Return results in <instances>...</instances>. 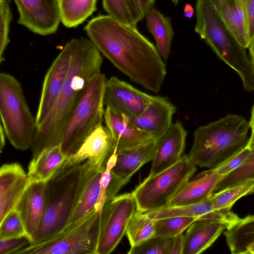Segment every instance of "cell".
I'll return each instance as SVG.
<instances>
[{"mask_svg": "<svg viewBox=\"0 0 254 254\" xmlns=\"http://www.w3.org/2000/svg\"><path fill=\"white\" fill-rule=\"evenodd\" d=\"M174 237L154 236L130 248L128 254H169Z\"/></svg>", "mask_w": 254, "mask_h": 254, "instance_id": "d6a6232c", "label": "cell"}, {"mask_svg": "<svg viewBox=\"0 0 254 254\" xmlns=\"http://www.w3.org/2000/svg\"><path fill=\"white\" fill-rule=\"evenodd\" d=\"M254 192V180L243 182L220 192L214 193L209 198L214 210L230 212L237 200Z\"/></svg>", "mask_w": 254, "mask_h": 254, "instance_id": "f546056e", "label": "cell"}, {"mask_svg": "<svg viewBox=\"0 0 254 254\" xmlns=\"http://www.w3.org/2000/svg\"><path fill=\"white\" fill-rule=\"evenodd\" d=\"M72 45L68 41L53 62L45 76L36 116L37 127L53 108L67 78L71 64Z\"/></svg>", "mask_w": 254, "mask_h": 254, "instance_id": "7c38bea8", "label": "cell"}, {"mask_svg": "<svg viewBox=\"0 0 254 254\" xmlns=\"http://www.w3.org/2000/svg\"><path fill=\"white\" fill-rule=\"evenodd\" d=\"M115 148L109 129L101 124L86 138L76 152L68 156L64 168L86 161L90 167L105 169L108 159Z\"/></svg>", "mask_w": 254, "mask_h": 254, "instance_id": "5bb4252c", "label": "cell"}, {"mask_svg": "<svg viewBox=\"0 0 254 254\" xmlns=\"http://www.w3.org/2000/svg\"><path fill=\"white\" fill-rule=\"evenodd\" d=\"M179 0H172V1L175 3H177V2H178Z\"/></svg>", "mask_w": 254, "mask_h": 254, "instance_id": "f907efd6", "label": "cell"}, {"mask_svg": "<svg viewBox=\"0 0 254 254\" xmlns=\"http://www.w3.org/2000/svg\"><path fill=\"white\" fill-rule=\"evenodd\" d=\"M32 241L29 237L23 236L0 239V254H16L22 249L29 245Z\"/></svg>", "mask_w": 254, "mask_h": 254, "instance_id": "74e56055", "label": "cell"}, {"mask_svg": "<svg viewBox=\"0 0 254 254\" xmlns=\"http://www.w3.org/2000/svg\"><path fill=\"white\" fill-rule=\"evenodd\" d=\"M137 23L154 7L155 0H127Z\"/></svg>", "mask_w": 254, "mask_h": 254, "instance_id": "ab89813d", "label": "cell"}, {"mask_svg": "<svg viewBox=\"0 0 254 254\" xmlns=\"http://www.w3.org/2000/svg\"><path fill=\"white\" fill-rule=\"evenodd\" d=\"M112 178V171L105 169L100 178L99 197L95 206L96 211L101 214L105 205L110 202L108 189Z\"/></svg>", "mask_w": 254, "mask_h": 254, "instance_id": "f35d334b", "label": "cell"}, {"mask_svg": "<svg viewBox=\"0 0 254 254\" xmlns=\"http://www.w3.org/2000/svg\"><path fill=\"white\" fill-rule=\"evenodd\" d=\"M104 119L117 151L137 146L155 139L136 127L128 118L108 107L105 110Z\"/></svg>", "mask_w": 254, "mask_h": 254, "instance_id": "ffe728a7", "label": "cell"}, {"mask_svg": "<svg viewBox=\"0 0 254 254\" xmlns=\"http://www.w3.org/2000/svg\"><path fill=\"white\" fill-rule=\"evenodd\" d=\"M0 114L6 137L16 149L31 148L37 123L26 102L22 86L12 75L0 74Z\"/></svg>", "mask_w": 254, "mask_h": 254, "instance_id": "8992f818", "label": "cell"}, {"mask_svg": "<svg viewBox=\"0 0 254 254\" xmlns=\"http://www.w3.org/2000/svg\"><path fill=\"white\" fill-rule=\"evenodd\" d=\"M187 132L182 124H172L167 131L157 139V149L149 177L153 176L177 163L185 147Z\"/></svg>", "mask_w": 254, "mask_h": 254, "instance_id": "9a60e30c", "label": "cell"}, {"mask_svg": "<svg viewBox=\"0 0 254 254\" xmlns=\"http://www.w3.org/2000/svg\"><path fill=\"white\" fill-rule=\"evenodd\" d=\"M29 183L28 177L17 163L0 169V221L16 207Z\"/></svg>", "mask_w": 254, "mask_h": 254, "instance_id": "ac0fdd59", "label": "cell"}, {"mask_svg": "<svg viewBox=\"0 0 254 254\" xmlns=\"http://www.w3.org/2000/svg\"><path fill=\"white\" fill-rule=\"evenodd\" d=\"M68 157L63 151L61 145L43 149L37 156L32 158L29 164V182L46 183L64 169Z\"/></svg>", "mask_w": 254, "mask_h": 254, "instance_id": "603a6c76", "label": "cell"}, {"mask_svg": "<svg viewBox=\"0 0 254 254\" xmlns=\"http://www.w3.org/2000/svg\"><path fill=\"white\" fill-rule=\"evenodd\" d=\"M195 32L239 74L245 89L254 90V66L246 48L237 40L210 0H197Z\"/></svg>", "mask_w": 254, "mask_h": 254, "instance_id": "277c9868", "label": "cell"}, {"mask_svg": "<svg viewBox=\"0 0 254 254\" xmlns=\"http://www.w3.org/2000/svg\"><path fill=\"white\" fill-rule=\"evenodd\" d=\"M136 207L131 193L116 195L105 205L101 214L97 254H109L116 249L126 234Z\"/></svg>", "mask_w": 254, "mask_h": 254, "instance_id": "30bf717a", "label": "cell"}, {"mask_svg": "<svg viewBox=\"0 0 254 254\" xmlns=\"http://www.w3.org/2000/svg\"><path fill=\"white\" fill-rule=\"evenodd\" d=\"M86 161L61 170L45 183V209L31 244L55 236L69 223L82 190Z\"/></svg>", "mask_w": 254, "mask_h": 254, "instance_id": "5b68a950", "label": "cell"}, {"mask_svg": "<svg viewBox=\"0 0 254 254\" xmlns=\"http://www.w3.org/2000/svg\"><path fill=\"white\" fill-rule=\"evenodd\" d=\"M249 123L252 131L251 134H252L254 133V105L252 108L251 112V117Z\"/></svg>", "mask_w": 254, "mask_h": 254, "instance_id": "bcb514c9", "label": "cell"}, {"mask_svg": "<svg viewBox=\"0 0 254 254\" xmlns=\"http://www.w3.org/2000/svg\"><path fill=\"white\" fill-rule=\"evenodd\" d=\"M106 80L101 72L91 80L67 120L60 144L67 156L76 152L86 138L102 124Z\"/></svg>", "mask_w": 254, "mask_h": 254, "instance_id": "52a82bcc", "label": "cell"}, {"mask_svg": "<svg viewBox=\"0 0 254 254\" xmlns=\"http://www.w3.org/2000/svg\"><path fill=\"white\" fill-rule=\"evenodd\" d=\"M194 10L193 7L190 4L187 3L184 9V14L185 17L190 18L192 17Z\"/></svg>", "mask_w": 254, "mask_h": 254, "instance_id": "7bdbcfd3", "label": "cell"}, {"mask_svg": "<svg viewBox=\"0 0 254 254\" xmlns=\"http://www.w3.org/2000/svg\"><path fill=\"white\" fill-rule=\"evenodd\" d=\"M157 149V139L133 147L117 151V160L112 173L127 183L143 165L152 161Z\"/></svg>", "mask_w": 254, "mask_h": 254, "instance_id": "7402d4cb", "label": "cell"}, {"mask_svg": "<svg viewBox=\"0 0 254 254\" xmlns=\"http://www.w3.org/2000/svg\"><path fill=\"white\" fill-rule=\"evenodd\" d=\"M131 247L136 246L155 235V220L145 212L136 210L128 223L126 233Z\"/></svg>", "mask_w": 254, "mask_h": 254, "instance_id": "f1b7e54d", "label": "cell"}, {"mask_svg": "<svg viewBox=\"0 0 254 254\" xmlns=\"http://www.w3.org/2000/svg\"><path fill=\"white\" fill-rule=\"evenodd\" d=\"M251 60L254 66V38L252 39L249 47Z\"/></svg>", "mask_w": 254, "mask_h": 254, "instance_id": "f6af8a7d", "label": "cell"}, {"mask_svg": "<svg viewBox=\"0 0 254 254\" xmlns=\"http://www.w3.org/2000/svg\"><path fill=\"white\" fill-rule=\"evenodd\" d=\"M250 123L234 114L198 127L188 155L196 166L217 168L245 148L248 144Z\"/></svg>", "mask_w": 254, "mask_h": 254, "instance_id": "3957f363", "label": "cell"}, {"mask_svg": "<svg viewBox=\"0 0 254 254\" xmlns=\"http://www.w3.org/2000/svg\"><path fill=\"white\" fill-rule=\"evenodd\" d=\"M23 236L29 237L19 212L14 209L0 221V239Z\"/></svg>", "mask_w": 254, "mask_h": 254, "instance_id": "836d02e7", "label": "cell"}, {"mask_svg": "<svg viewBox=\"0 0 254 254\" xmlns=\"http://www.w3.org/2000/svg\"><path fill=\"white\" fill-rule=\"evenodd\" d=\"M45 200V183L29 182L15 208L21 217L32 243L43 221Z\"/></svg>", "mask_w": 254, "mask_h": 254, "instance_id": "d6986e66", "label": "cell"}, {"mask_svg": "<svg viewBox=\"0 0 254 254\" xmlns=\"http://www.w3.org/2000/svg\"><path fill=\"white\" fill-rule=\"evenodd\" d=\"M176 111V107L167 98L153 96L149 104L139 115L128 119L138 128L158 139L171 126Z\"/></svg>", "mask_w": 254, "mask_h": 254, "instance_id": "2e32d148", "label": "cell"}, {"mask_svg": "<svg viewBox=\"0 0 254 254\" xmlns=\"http://www.w3.org/2000/svg\"><path fill=\"white\" fill-rule=\"evenodd\" d=\"M223 177L215 168L201 172L182 187L169 206L190 205L204 201L213 193L217 184Z\"/></svg>", "mask_w": 254, "mask_h": 254, "instance_id": "44dd1931", "label": "cell"}, {"mask_svg": "<svg viewBox=\"0 0 254 254\" xmlns=\"http://www.w3.org/2000/svg\"><path fill=\"white\" fill-rule=\"evenodd\" d=\"M184 235L181 234L173 238L169 254H183Z\"/></svg>", "mask_w": 254, "mask_h": 254, "instance_id": "b9f144b4", "label": "cell"}, {"mask_svg": "<svg viewBox=\"0 0 254 254\" xmlns=\"http://www.w3.org/2000/svg\"><path fill=\"white\" fill-rule=\"evenodd\" d=\"M153 97L116 77H111L106 81L104 105L128 118L139 115Z\"/></svg>", "mask_w": 254, "mask_h": 254, "instance_id": "4fadbf2b", "label": "cell"}, {"mask_svg": "<svg viewBox=\"0 0 254 254\" xmlns=\"http://www.w3.org/2000/svg\"><path fill=\"white\" fill-rule=\"evenodd\" d=\"M108 15L124 23L136 26L133 13L127 0H102Z\"/></svg>", "mask_w": 254, "mask_h": 254, "instance_id": "e575fe53", "label": "cell"}, {"mask_svg": "<svg viewBox=\"0 0 254 254\" xmlns=\"http://www.w3.org/2000/svg\"><path fill=\"white\" fill-rule=\"evenodd\" d=\"M188 155H184L171 167L148 176L131 192L136 209L149 212L169 206L172 199L196 170Z\"/></svg>", "mask_w": 254, "mask_h": 254, "instance_id": "9c48e42d", "label": "cell"}, {"mask_svg": "<svg viewBox=\"0 0 254 254\" xmlns=\"http://www.w3.org/2000/svg\"><path fill=\"white\" fill-rule=\"evenodd\" d=\"M198 219L193 217H171L154 220V236L174 237L183 234Z\"/></svg>", "mask_w": 254, "mask_h": 254, "instance_id": "1f68e13d", "label": "cell"}, {"mask_svg": "<svg viewBox=\"0 0 254 254\" xmlns=\"http://www.w3.org/2000/svg\"><path fill=\"white\" fill-rule=\"evenodd\" d=\"M10 0H0V63L4 61V54L9 42V25L12 18Z\"/></svg>", "mask_w": 254, "mask_h": 254, "instance_id": "d590c367", "label": "cell"}, {"mask_svg": "<svg viewBox=\"0 0 254 254\" xmlns=\"http://www.w3.org/2000/svg\"><path fill=\"white\" fill-rule=\"evenodd\" d=\"M61 21L67 28L76 27L96 10L97 0H58Z\"/></svg>", "mask_w": 254, "mask_h": 254, "instance_id": "83f0119b", "label": "cell"}, {"mask_svg": "<svg viewBox=\"0 0 254 254\" xmlns=\"http://www.w3.org/2000/svg\"><path fill=\"white\" fill-rule=\"evenodd\" d=\"M18 24L42 36L55 33L61 21L58 0H13Z\"/></svg>", "mask_w": 254, "mask_h": 254, "instance_id": "8fae6325", "label": "cell"}, {"mask_svg": "<svg viewBox=\"0 0 254 254\" xmlns=\"http://www.w3.org/2000/svg\"><path fill=\"white\" fill-rule=\"evenodd\" d=\"M247 146L251 149L254 147V133L251 134L250 137L249 138Z\"/></svg>", "mask_w": 254, "mask_h": 254, "instance_id": "7dc6e473", "label": "cell"}, {"mask_svg": "<svg viewBox=\"0 0 254 254\" xmlns=\"http://www.w3.org/2000/svg\"><path fill=\"white\" fill-rule=\"evenodd\" d=\"M213 4L217 7L223 0H210Z\"/></svg>", "mask_w": 254, "mask_h": 254, "instance_id": "c3c4849f", "label": "cell"}, {"mask_svg": "<svg viewBox=\"0 0 254 254\" xmlns=\"http://www.w3.org/2000/svg\"><path fill=\"white\" fill-rule=\"evenodd\" d=\"M250 41L254 38V0H242Z\"/></svg>", "mask_w": 254, "mask_h": 254, "instance_id": "60d3db41", "label": "cell"}, {"mask_svg": "<svg viewBox=\"0 0 254 254\" xmlns=\"http://www.w3.org/2000/svg\"><path fill=\"white\" fill-rule=\"evenodd\" d=\"M248 159L237 169L224 176L217 184L214 193L220 192L245 182L254 180V147Z\"/></svg>", "mask_w": 254, "mask_h": 254, "instance_id": "4dcf8cb0", "label": "cell"}, {"mask_svg": "<svg viewBox=\"0 0 254 254\" xmlns=\"http://www.w3.org/2000/svg\"><path fill=\"white\" fill-rule=\"evenodd\" d=\"M216 8L238 42L244 48H248L251 41L242 0H223Z\"/></svg>", "mask_w": 254, "mask_h": 254, "instance_id": "cb8c5ba5", "label": "cell"}, {"mask_svg": "<svg viewBox=\"0 0 254 254\" xmlns=\"http://www.w3.org/2000/svg\"><path fill=\"white\" fill-rule=\"evenodd\" d=\"M5 135H6L4 130L3 129V127L0 125V152H2V150L5 145Z\"/></svg>", "mask_w": 254, "mask_h": 254, "instance_id": "ee69618b", "label": "cell"}, {"mask_svg": "<svg viewBox=\"0 0 254 254\" xmlns=\"http://www.w3.org/2000/svg\"><path fill=\"white\" fill-rule=\"evenodd\" d=\"M101 225V214L93 208L55 236L16 254H97Z\"/></svg>", "mask_w": 254, "mask_h": 254, "instance_id": "ba28073f", "label": "cell"}, {"mask_svg": "<svg viewBox=\"0 0 254 254\" xmlns=\"http://www.w3.org/2000/svg\"><path fill=\"white\" fill-rule=\"evenodd\" d=\"M86 163L83 185L69 223L81 218L95 208L99 199L100 178L105 169L92 167L87 161Z\"/></svg>", "mask_w": 254, "mask_h": 254, "instance_id": "d4e9b609", "label": "cell"}, {"mask_svg": "<svg viewBox=\"0 0 254 254\" xmlns=\"http://www.w3.org/2000/svg\"><path fill=\"white\" fill-rule=\"evenodd\" d=\"M145 17L148 29L155 39L156 49L163 59L167 61L174 36L171 20L154 7Z\"/></svg>", "mask_w": 254, "mask_h": 254, "instance_id": "4316f807", "label": "cell"}, {"mask_svg": "<svg viewBox=\"0 0 254 254\" xmlns=\"http://www.w3.org/2000/svg\"><path fill=\"white\" fill-rule=\"evenodd\" d=\"M253 149L246 146L238 154L220 166L215 168L217 173L225 176L242 165L249 157Z\"/></svg>", "mask_w": 254, "mask_h": 254, "instance_id": "8d00e7d4", "label": "cell"}, {"mask_svg": "<svg viewBox=\"0 0 254 254\" xmlns=\"http://www.w3.org/2000/svg\"><path fill=\"white\" fill-rule=\"evenodd\" d=\"M224 234L231 254H248L254 247V214L239 218Z\"/></svg>", "mask_w": 254, "mask_h": 254, "instance_id": "484cf974", "label": "cell"}, {"mask_svg": "<svg viewBox=\"0 0 254 254\" xmlns=\"http://www.w3.org/2000/svg\"><path fill=\"white\" fill-rule=\"evenodd\" d=\"M84 30L102 55L134 83L154 93L166 75V65L156 47L136 28L109 15L90 20Z\"/></svg>", "mask_w": 254, "mask_h": 254, "instance_id": "6da1fadb", "label": "cell"}, {"mask_svg": "<svg viewBox=\"0 0 254 254\" xmlns=\"http://www.w3.org/2000/svg\"><path fill=\"white\" fill-rule=\"evenodd\" d=\"M249 254H254V247L252 248L249 252Z\"/></svg>", "mask_w": 254, "mask_h": 254, "instance_id": "681fc988", "label": "cell"}, {"mask_svg": "<svg viewBox=\"0 0 254 254\" xmlns=\"http://www.w3.org/2000/svg\"><path fill=\"white\" fill-rule=\"evenodd\" d=\"M72 56L67 78L50 112L37 127L31 147L32 158L44 149L60 145L67 120L91 80L100 73L102 54L84 38L71 39Z\"/></svg>", "mask_w": 254, "mask_h": 254, "instance_id": "7a4b0ae2", "label": "cell"}, {"mask_svg": "<svg viewBox=\"0 0 254 254\" xmlns=\"http://www.w3.org/2000/svg\"><path fill=\"white\" fill-rule=\"evenodd\" d=\"M235 222L214 218L193 222L184 235L183 254H198L210 247L221 233Z\"/></svg>", "mask_w": 254, "mask_h": 254, "instance_id": "e0dca14e", "label": "cell"}]
</instances>
